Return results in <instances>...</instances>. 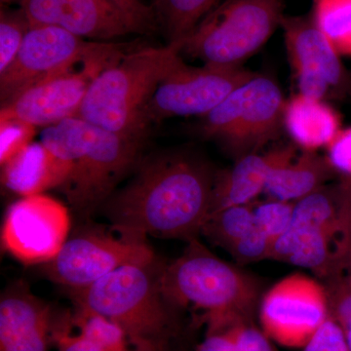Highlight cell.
<instances>
[{
	"instance_id": "1",
	"label": "cell",
	"mask_w": 351,
	"mask_h": 351,
	"mask_svg": "<svg viewBox=\"0 0 351 351\" xmlns=\"http://www.w3.org/2000/svg\"><path fill=\"white\" fill-rule=\"evenodd\" d=\"M134 171L101 208L110 228L132 239H198L213 202L211 166L189 152H172L142 159Z\"/></svg>"
},
{
	"instance_id": "2",
	"label": "cell",
	"mask_w": 351,
	"mask_h": 351,
	"mask_svg": "<svg viewBox=\"0 0 351 351\" xmlns=\"http://www.w3.org/2000/svg\"><path fill=\"white\" fill-rule=\"evenodd\" d=\"M164 265H126L86 287L69 289L75 306L100 314L119 325L136 348L172 351L181 338L184 309L171 304L160 289Z\"/></svg>"
},
{
	"instance_id": "3",
	"label": "cell",
	"mask_w": 351,
	"mask_h": 351,
	"mask_svg": "<svg viewBox=\"0 0 351 351\" xmlns=\"http://www.w3.org/2000/svg\"><path fill=\"white\" fill-rule=\"evenodd\" d=\"M39 141L71 168L60 191L82 219L101 209L121 180L136 169L145 143L78 117L44 128Z\"/></svg>"
},
{
	"instance_id": "4",
	"label": "cell",
	"mask_w": 351,
	"mask_h": 351,
	"mask_svg": "<svg viewBox=\"0 0 351 351\" xmlns=\"http://www.w3.org/2000/svg\"><path fill=\"white\" fill-rule=\"evenodd\" d=\"M184 43L127 51L95 78L77 117L113 133L145 140V106L158 83L181 59Z\"/></svg>"
},
{
	"instance_id": "5",
	"label": "cell",
	"mask_w": 351,
	"mask_h": 351,
	"mask_svg": "<svg viewBox=\"0 0 351 351\" xmlns=\"http://www.w3.org/2000/svg\"><path fill=\"white\" fill-rule=\"evenodd\" d=\"M160 289L179 308L202 311L206 329L239 316L255 317L262 294L260 281L217 257L198 239L189 240L179 258L164 265Z\"/></svg>"
},
{
	"instance_id": "6",
	"label": "cell",
	"mask_w": 351,
	"mask_h": 351,
	"mask_svg": "<svg viewBox=\"0 0 351 351\" xmlns=\"http://www.w3.org/2000/svg\"><path fill=\"white\" fill-rule=\"evenodd\" d=\"M283 0H221L184 40L182 53L215 66H241L284 17Z\"/></svg>"
},
{
	"instance_id": "7",
	"label": "cell",
	"mask_w": 351,
	"mask_h": 351,
	"mask_svg": "<svg viewBox=\"0 0 351 351\" xmlns=\"http://www.w3.org/2000/svg\"><path fill=\"white\" fill-rule=\"evenodd\" d=\"M285 104L274 80L256 75L202 117V133L221 141L237 159L257 154L278 136Z\"/></svg>"
},
{
	"instance_id": "8",
	"label": "cell",
	"mask_w": 351,
	"mask_h": 351,
	"mask_svg": "<svg viewBox=\"0 0 351 351\" xmlns=\"http://www.w3.org/2000/svg\"><path fill=\"white\" fill-rule=\"evenodd\" d=\"M127 48L125 43H101L75 66L34 83L3 104L0 119L44 129L77 117L95 78L123 56Z\"/></svg>"
},
{
	"instance_id": "9",
	"label": "cell",
	"mask_w": 351,
	"mask_h": 351,
	"mask_svg": "<svg viewBox=\"0 0 351 351\" xmlns=\"http://www.w3.org/2000/svg\"><path fill=\"white\" fill-rule=\"evenodd\" d=\"M257 73L241 66H189L179 60L145 106V128L172 117H204Z\"/></svg>"
},
{
	"instance_id": "10",
	"label": "cell",
	"mask_w": 351,
	"mask_h": 351,
	"mask_svg": "<svg viewBox=\"0 0 351 351\" xmlns=\"http://www.w3.org/2000/svg\"><path fill=\"white\" fill-rule=\"evenodd\" d=\"M100 228H85L66 240L56 257L44 263L49 280L68 289L86 287L126 265L156 258L147 239L113 234Z\"/></svg>"
},
{
	"instance_id": "11",
	"label": "cell",
	"mask_w": 351,
	"mask_h": 351,
	"mask_svg": "<svg viewBox=\"0 0 351 351\" xmlns=\"http://www.w3.org/2000/svg\"><path fill=\"white\" fill-rule=\"evenodd\" d=\"M258 315L261 328L272 341L304 348L329 317L326 292L319 280L291 274L263 295Z\"/></svg>"
},
{
	"instance_id": "12",
	"label": "cell",
	"mask_w": 351,
	"mask_h": 351,
	"mask_svg": "<svg viewBox=\"0 0 351 351\" xmlns=\"http://www.w3.org/2000/svg\"><path fill=\"white\" fill-rule=\"evenodd\" d=\"M68 207L41 193L21 197L7 209L1 230L4 250L25 265L46 263L69 239Z\"/></svg>"
},
{
	"instance_id": "13",
	"label": "cell",
	"mask_w": 351,
	"mask_h": 351,
	"mask_svg": "<svg viewBox=\"0 0 351 351\" xmlns=\"http://www.w3.org/2000/svg\"><path fill=\"white\" fill-rule=\"evenodd\" d=\"M100 43L52 25H31L13 63L0 75L2 105L34 83L75 66Z\"/></svg>"
},
{
	"instance_id": "14",
	"label": "cell",
	"mask_w": 351,
	"mask_h": 351,
	"mask_svg": "<svg viewBox=\"0 0 351 351\" xmlns=\"http://www.w3.org/2000/svg\"><path fill=\"white\" fill-rule=\"evenodd\" d=\"M280 27L300 94L325 101L346 82L341 56L311 16L284 15Z\"/></svg>"
},
{
	"instance_id": "15",
	"label": "cell",
	"mask_w": 351,
	"mask_h": 351,
	"mask_svg": "<svg viewBox=\"0 0 351 351\" xmlns=\"http://www.w3.org/2000/svg\"><path fill=\"white\" fill-rule=\"evenodd\" d=\"M7 1V0H4ZM31 25H52L100 43L138 34L112 0H15Z\"/></svg>"
},
{
	"instance_id": "16",
	"label": "cell",
	"mask_w": 351,
	"mask_h": 351,
	"mask_svg": "<svg viewBox=\"0 0 351 351\" xmlns=\"http://www.w3.org/2000/svg\"><path fill=\"white\" fill-rule=\"evenodd\" d=\"M55 317L25 284H13L0 299V351L49 350Z\"/></svg>"
},
{
	"instance_id": "17",
	"label": "cell",
	"mask_w": 351,
	"mask_h": 351,
	"mask_svg": "<svg viewBox=\"0 0 351 351\" xmlns=\"http://www.w3.org/2000/svg\"><path fill=\"white\" fill-rule=\"evenodd\" d=\"M350 250L345 233L293 221L287 232L274 240L269 260L309 269L321 280Z\"/></svg>"
},
{
	"instance_id": "18",
	"label": "cell",
	"mask_w": 351,
	"mask_h": 351,
	"mask_svg": "<svg viewBox=\"0 0 351 351\" xmlns=\"http://www.w3.org/2000/svg\"><path fill=\"white\" fill-rule=\"evenodd\" d=\"M295 156V149L286 147L267 154H248L237 159L232 169L217 175L211 213L226 207L253 203V200L265 191L272 169Z\"/></svg>"
},
{
	"instance_id": "19",
	"label": "cell",
	"mask_w": 351,
	"mask_h": 351,
	"mask_svg": "<svg viewBox=\"0 0 351 351\" xmlns=\"http://www.w3.org/2000/svg\"><path fill=\"white\" fill-rule=\"evenodd\" d=\"M71 168L39 141L32 142L1 165V184L20 197L61 189Z\"/></svg>"
},
{
	"instance_id": "20",
	"label": "cell",
	"mask_w": 351,
	"mask_h": 351,
	"mask_svg": "<svg viewBox=\"0 0 351 351\" xmlns=\"http://www.w3.org/2000/svg\"><path fill=\"white\" fill-rule=\"evenodd\" d=\"M283 126L302 151L317 152L338 135L341 119L326 101L299 93L286 101Z\"/></svg>"
},
{
	"instance_id": "21",
	"label": "cell",
	"mask_w": 351,
	"mask_h": 351,
	"mask_svg": "<svg viewBox=\"0 0 351 351\" xmlns=\"http://www.w3.org/2000/svg\"><path fill=\"white\" fill-rule=\"evenodd\" d=\"M337 174L327 156L304 152L272 169L265 191L272 199L295 202L326 186Z\"/></svg>"
},
{
	"instance_id": "22",
	"label": "cell",
	"mask_w": 351,
	"mask_h": 351,
	"mask_svg": "<svg viewBox=\"0 0 351 351\" xmlns=\"http://www.w3.org/2000/svg\"><path fill=\"white\" fill-rule=\"evenodd\" d=\"M254 319L240 316L207 329L204 339L193 351H277L271 339Z\"/></svg>"
},
{
	"instance_id": "23",
	"label": "cell",
	"mask_w": 351,
	"mask_h": 351,
	"mask_svg": "<svg viewBox=\"0 0 351 351\" xmlns=\"http://www.w3.org/2000/svg\"><path fill=\"white\" fill-rule=\"evenodd\" d=\"M221 0H156L154 12L168 43H184L200 21Z\"/></svg>"
},
{
	"instance_id": "24",
	"label": "cell",
	"mask_w": 351,
	"mask_h": 351,
	"mask_svg": "<svg viewBox=\"0 0 351 351\" xmlns=\"http://www.w3.org/2000/svg\"><path fill=\"white\" fill-rule=\"evenodd\" d=\"M255 225V205H235L210 214L201 235L228 252Z\"/></svg>"
},
{
	"instance_id": "25",
	"label": "cell",
	"mask_w": 351,
	"mask_h": 351,
	"mask_svg": "<svg viewBox=\"0 0 351 351\" xmlns=\"http://www.w3.org/2000/svg\"><path fill=\"white\" fill-rule=\"evenodd\" d=\"M311 17L339 56L351 57V0H313Z\"/></svg>"
},
{
	"instance_id": "26",
	"label": "cell",
	"mask_w": 351,
	"mask_h": 351,
	"mask_svg": "<svg viewBox=\"0 0 351 351\" xmlns=\"http://www.w3.org/2000/svg\"><path fill=\"white\" fill-rule=\"evenodd\" d=\"M319 281L326 292L329 316L343 330L351 351V250Z\"/></svg>"
},
{
	"instance_id": "27",
	"label": "cell",
	"mask_w": 351,
	"mask_h": 351,
	"mask_svg": "<svg viewBox=\"0 0 351 351\" xmlns=\"http://www.w3.org/2000/svg\"><path fill=\"white\" fill-rule=\"evenodd\" d=\"M71 321L78 332L101 351H142L132 345L125 332L119 325L100 314L75 306Z\"/></svg>"
},
{
	"instance_id": "28",
	"label": "cell",
	"mask_w": 351,
	"mask_h": 351,
	"mask_svg": "<svg viewBox=\"0 0 351 351\" xmlns=\"http://www.w3.org/2000/svg\"><path fill=\"white\" fill-rule=\"evenodd\" d=\"M29 21L22 10L7 11L0 14V75L13 63L25 34L29 31Z\"/></svg>"
},
{
	"instance_id": "29",
	"label": "cell",
	"mask_w": 351,
	"mask_h": 351,
	"mask_svg": "<svg viewBox=\"0 0 351 351\" xmlns=\"http://www.w3.org/2000/svg\"><path fill=\"white\" fill-rule=\"evenodd\" d=\"M294 211L295 202L272 199L255 206L256 223L274 242L292 226Z\"/></svg>"
},
{
	"instance_id": "30",
	"label": "cell",
	"mask_w": 351,
	"mask_h": 351,
	"mask_svg": "<svg viewBox=\"0 0 351 351\" xmlns=\"http://www.w3.org/2000/svg\"><path fill=\"white\" fill-rule=\"evenodd\" d=\"M274 240L256 223L243 237L237 242L228 252L237 265L261 262L270 257Z\"/></svg>"
},
{
	"instance_id": "31",
	"label": "cell",
	"mask_w": 351,
	"mask_h": 351,
	"mask_svg": "<svg viewBox=\"0 0 351 351\" xmlns=\"http://www.w3.org/2000/svg\"><path fill=\"white\" fill-rule=\"evenodd\" d=\"M36 127L17 119H0V163L16 156L34 142Z\"/></svg>"
},
{
	"instance_id": "32",
	"label": "cell",
	"mask_w": 351,
	"mask_h": 351,
	"mask_svg": "<svg viewBox=\"0 0 351 351\" xmlns=\"http://www.w3.org/2000/svg\"><path fill=\"white\" fill-rule=\"evenodd\" d=\"M73 327L71 314L66 313L61 317H55L52 330V343L58 351H101L89 339L78 332L71 334Z\"/></svg>"
},
{
	"instance_id": "33",
	"label": "cell",
	"mask_w": 351,
	"mask_h": 351,
	"mask_svg": "<svg viewBox=\"0 0 351 351\" xmlns=\"http://www.w3.org/2000/svg\"><path fill=\"white\" fill-rule=\"evenodd\" d=\"M302 351H350L343 330L331 317L321 325L319 329L302 348Z\"/></svg>"
},
{
	"instance_id": "34",
	"label": "cell",
	"mask_w": 351,
	"mask_h": 351,
	"mask_svg": "<svg viewBox=\"0 0 351 351\" xmlns=\"http://www.w3.org/2000/svg\"><path fill=\"white\" fill-rule=\"evenodd\" d=\"M328 158L341 177L351 179V127L341 129L327 147Z\"/></svg>"
},
{
	"instance_id": "35",
	"label": "cell",
	"mask_w": 351,
	"mask_h": 351,
	"mask_svg": "<svg viewBox=\"0 0 351 351\" xmlns=\"http://www.w3.org/2000/svg\"><path fill=\"white\" fill-rule=\"evenodd\" d=\"M128 16L137 27L138 34H147L156 27V12L145 0H112Z\"/></svg>"
},
{
	"instance_id": "36",
	"label": "cell",
	"mask_w": 351,
	"mask_h": 351,
	"mask_svg": "<svg viewBox=\"0 0 351 351\" xmlns=\"http://www.w3.org/2000/svg\"><path fill=\"white\" fill-rule=\"evenodd\" d=\"M339 182L341 189V215L346 235L351 244V179L341 177Z\"/></svg>"
},
{
	"instance_id": "37",
	"label": "cell",
	"mask_w": 351,
	"mask_h": 351,
	"mask_svg": "<svg viewBox=\"0 0 351 351\" xmlns=\"http://www.w3.org/2000/svg\"><path fill=\"white\" fill-rule=\"evenodd\" d=\"M221 1H219V2H221Z\"/></svg>"
}]
</instances>
